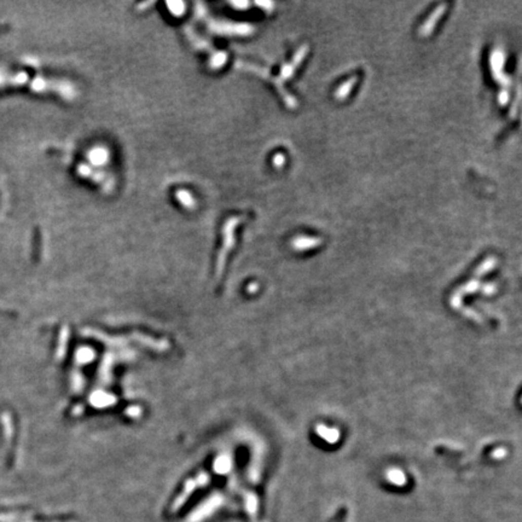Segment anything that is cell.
I'll use <instances>...</instances> for the list:
<instances>
[{"label": "cell", "instance_id": "obj_3", "mask_svg": "<svg viewBox=\"0 0 522 522\" xmlns=\"http://www.w3.org/2000/svg\"><path fill=\"white\" fill-rule=\"evenodd\" d=\"M446 9H448V4H440L438 8L434 10L430 16L428 17L424 23L420 28V35L421 36H429L430 34L434 31V28H435L436 24L440 18L442 17V15L446 12Z\"/></svg>", "mask_w": 522, "mask_h": 522}, {"label": "cell", "instance_id": "obj_5", "mask_svg": "<svg viewBox=\"0 0 522 522\" xmlns=\"http://www.w3.org/2000/svg\"><path fill=\"white\" fill-rule=\"evenodd\" d=\"M320 243H322V240H320V238L300 236V237L295 238L292 246L296 248V249H307V248H313V247L319 246Z\"/></svg>", "mask_w": 522, "mask_h": 522}, {"label": "cell", "instance_id": "obj_1", "mask_svg": "<svg viewBox=\"0 0 522 522\" xmlns=\"http://www.w3.org/2000/svg\"><path fill=\"white\" fill-rule=\"evenodd\" d=\"M308 50H310V49H308V45H306V44L301 46L300 49H299L297 51H296V53H295V55H294V58L291 59V62H289V63H287V64L283 65V68H282V70H281V74H279V77H277V78L269 77V75H267V73H266V70L264 68L253 67V65H251V64H246V65H247V68L250 69V70H253V71H255V73H257V74L263 75V77H266L270 81H271V83L275 84L276 87H277V90H278L279 93H281L283 100H284L285 105H287L289 109H295V108H296V105H297L296 99H295L290 93L287 92V90L284 89V83L288 80V79H291L292 75L295 74V71H296L297 67L301 64V63H303L305 57H306V55L308 53Z\"/></svg>", "mask_w": 522, "mask_h": 522}, {"label": "cell", "instance_id": "obj_2", "mask_svg": "<svg viewBox=\"0 0 522 522\" xmlns=\"http://www.w3.org/2000/svg\"><path fill=\"white\" fill-rule=\"evenodd\" d=\"M504 63H505V56L504 52L501 51L499 49L493 50L491 52V56H490V65H491L492 75L495 78V80L502 86L501 92H499L498 100L499 104L504 106L509 102V87L511 85L510 78L505 74L504 71Z\"/></svg>", "mask_w": 522, "mask_h": 522}, {"label": "cell", "instance_id": "obj_4", "mask_svg": "<svg viewBox=\"0 0 522 522\" xmlns=\"http://www.w3.org/2000/svg\"><path fill=\"white\" fill-rule=\"evenodd\" d=\"M358 80H359V77H357V75H354V77L346 80L345 83L335 91V98L338 100H345L347 98V96H350L351 91L353 90L354 85L358 83Z\"/></svg>", "mask_w": 522, "mask_h": 522}, {"label": "cell", "instance_id": "obj_6", "mask_svg": "<svg viewBox=\"0 0 522 522\" xmlns=\"http://www.w3.org/2000/svg\"><path fill=\"white\" fill-rule=\"evenodd\" d=\"M108 157H109L108 150H105L104 147H102V146L94 147L92 152L90 153V160L91 161H93L94 163H97V165L104 163L106 160H108Z\"/></svg>", "mask_w": 522, "mask_h": 522}]
</instances>
